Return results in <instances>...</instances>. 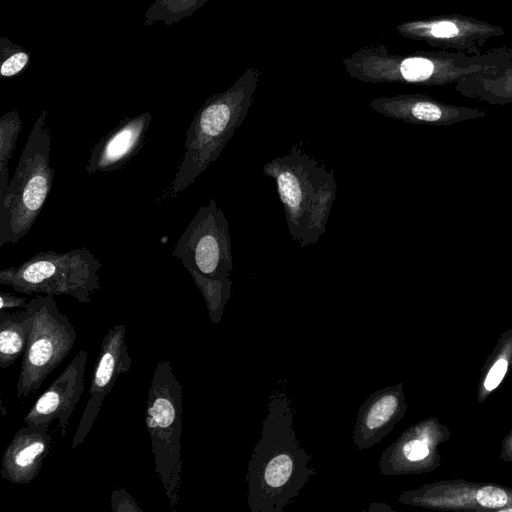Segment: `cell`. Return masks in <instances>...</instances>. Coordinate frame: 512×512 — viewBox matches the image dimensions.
Listing matches in <instances>:
<instances>
[{
    "label": "cell",
    "instance_id": "cell-1",
    "mask_svg": "<svg viewBox=\"0 0 512 512\" xmlns=\"http://www.w3.org/2000/svg\"><path fill=\"white\" fill-rule=\"evenodd\" d=\"M294 414L286 390H274L247 468L251 512H283L316 474L310 455L296 437Z\"/></svg>",
    "mask_w": 512,
    "mask_h": 512
},
{
    "label": "cell",
    "instance_id": "cell-2",
    "mask_svg": "<svg viewBox=\"0 0 512 512\" xmlns=\"http://www.w3.org/2000/svg\"><path fill=\"white\" fill-rule=\"evenodd\" d=\"M263 174L275 182L291 238L301 248L318 243L336 199L334 170L307 154L299 143L265 163Z\"/></svg>",
    "mask_w": 512,
    "mask_h": 512
},
{
    "label": "cell",
    "instance_id": "cell-3",
    "mask_svg": "<svg viewBox=\"0 0 512 512\" xmlns=\"http://www.w3.org/2000/svg\"><path fill=\"white\" fill-rule=\"evenodd\" d=\"M382 53L381 47L361 49L344 60L350 76L368 83L397 82L426 86L455 84L483 68L512 59V46L493 47L480 54L437 50L409 55Z\"/></svg>",
    "mask_w": 512,
    "mask_h": 512
},
{
    "label": "cell",
    "instance_id": "cell-4",
    "mask_svg": "<svg viewBox=\"0 0 512 512\" xmlns=\"http://www.w3.org/2000/svg\"><path fill=\"white\" fill-rule=\"evenodd\" d=\"M260 74L257 68H249L229 91L198 111L187 129L183 157L168 196L176 197L220 157L252 106Z\"/></svg>",
    "mask_w": 512,
    "mask_h": 512
},
{
    "label": "cell",
    "instance_id": "cell-5",
    "mask_svg": "<svg viewBox=\"0 0 512 512\" xmlns=\"http://www.w3.org/2000/svg\"><path fill=\"white\" fill-rule=\"evenodd\" d=\"M51 131L40 114L26 140L18 165L0 198V247L14 245L32 228L52 188Z\"/></svg>",
    "mask_w": 512,
    "mask_h": 512
},
{
    "label": "cell",
    "instance_id": "cell-6",
    "mask_svg": "<svg viewBox=\"0 0 512 512\" xmlns=\"http://www.w3.org/2000/svg\"><path fill=\"white\" fill-rule=\"evenodd\" d=\"M182 385L168 359L158 360L145 404V426L150 438L154 469L170 508L175 511L182 483Z\"/></svg>",
    "mask_w": 512,
    "mask_h": 512
},
{
    "label": "cell",
    "instance_id": "cell-7",
    "mask_svg": "<svg viewBox=\"0 0 512 512\" xmlns=\"http://www.w3.org/2000/svg\"><path fill=\"white\" fill-rule=\"evenodd\" d=\"M102 265L86 247L41 251L19 266L2 269L0 283L27 295H67L87 304L100 288Z\"/></svg>",
    "mask_w": 512,
    "mask_h": 512
},
{
    "label": "cell",
    "instance_id": "cell-8",
    "mask_svg": "<svg viewBox=\"0 0 512 512\" xmlns=\"http://www.w3.org/2000/svg\"><path fill=\"white\" fill-rule=\"evenodd\" d=\"M32 315V326L22 355L21 370L16 384L18 398L36 392L47 376L72 351L76 330L63 314L54 295H36L27 306Z\"/></svg>",
    "mask_w": 512,
    "mask_h": 512
},
{
    "label": "cell",
    "instance_id": "cell-9",
    "mask_svg": "<svg viewBox=\"0 0 512 512\" xmlns=\"http://www.w3.org/2000/svg\"><path fill=\"white\" fill-rule=\"evenodd\" d=\"M172 255L184 267L213 278L230 277L233 270L228 220L211 198L201 206L176 242Z\"/></svg>",
    "mask_w": 512,
    "mask_h": 512
},
{
    "label": "cell",
    "instance_id": "cell-10",
    "mask_svg": "<svg viewBox=\"0 0 512 512\" xmlns=\"http://www.w3.org/2000/svg\"><path fill=\"white\" fill-rule=\"evenodd\" d=\"M405 38L423 41L440 50L480 54L487 41L505 35L502 26L462 14L437 15L397 25Z\"/></svg>",
    "mask_w": 512,
    "mask_h": 512
},
{
    "label": "cell",
    "instance_id": "cell-11",
    "mask_svg": "<svg viewBox=\"0 0 512 512\" xmlns=\"http://www.w3.org/2000/svg\"><path fill=\"white\" fill-rule=\"evenodd\" d=\"M132 364L126 342V326L110 327L100 343V351L93 367L89 386V398L84 408L71 448L76 449L85 441L102 407L107 394L117 379L127 373Z\"/></svg>",
    "mask_w": 512,
    "mask_h": 512
},
{
    "label": "cell",
    "instance_id": "cell-12",
    "mask_svg": "<svg viewBox=\"0 0 512 512\" xmlns=\"http://www.w3.org/2000/svg\"><path fill=\"white\" fill-rule=\"evenodd\" d=\"M88 352L79 351L35 401L24 417V423L51 424L57 420L62 436H66L69 420L84 391Z\"/></svg>",
    "mask_w": 512,
    "mask_h": 512
},
{
    "label": "cell",
    "instance_id": "cell-13",
    "mask_svg": "<svg viewBox=\"0 0 512 512\" xmlns=\"http://www.w3.org/2000/svg\"><path fill=\"white\" fill-rule=\"evenodd\" d=\"M369 106L388 118L432 126H450L486 116L480 108L444 103L425 94L379 97L373 99Z\"/></svg>",
    "mask_w": 512,
    "mask_h": 512
},
{
    "label": "cell",
    "instance_id": "cell-14",
    "mask_svg": "<svg viewBox=\"0 0 512 512\" xmlns=\"http://www.w3.org/2000/svg\"><path fill=\"white\" fill-rule=\"evenodd\" d=\"M50 424H26L14 434L1 458L0 474L12 484L34 480L50 453Z\"/></svg>",
    "mask_w": 512,
    "mask_h": 512
},
{
    "label": "cell",
    "instance_id": "cell-15",
    "mask_svg": "<svg viewBox=\"0 0 512 512\" xmlns=\"http://www.w3.org/2000/svg\"><path fill=\"white\" fill-rule=\"evenodd\" d=\"M152 117L144 113L125 118L93 146L86 163L88 175L114 172L124 167L145 144Z\"/></svg>",
    "mask_w": 512,
    "mask_h": 512
},
{
    "label": "cell",
    "instance_id": "cell-16",
    "mask_svg": "<svg viewBox=\"0 0 512 512\" xmlns=\"http://www.w3.org/2000/svg\"><path fill=\"white\" fill-rule=\"evenodd\" d=\"M402 385L384 387L370 394L360 406L353 430L357 449L372 448L393 429L404 411Z\"/></svg>",
    "mask_w": 512,
    "mask_h": 512
},
{
    "label": "cell",
    "instance_id": "cell-17",
    "mask_svg": "<svg viewBox=\"0 0 512 512\" xmlns=\"http://www.w3.org/2000/svg\"><path fill=\"white\" fill-rule=\"evenodd\" d=\"M454 85L467 98L491 105L512 104V59L469 74Z\"/></svg>",
    "mask_w": 512,
    "mask_h": 512
},
{
    "label": "cell",
    "instance_id": "cell-18",
    "mask_svg": "<svg viewBox=\"0 0 512 512\" xmlns=\"http://www.w3.org/2000/svg\"><path fill=\"white\" fill-rule=\"evenodd\" d=\"M32 326L28 308L0 310V367L6 369L23 355Z\"/></svg>",
    "mask_w": 512,
    "mask_h": 512
},
{
    "label": "cell",
    "instance_id": "cell-19",
    "mask_svg": "<svg viewBox=\"0 0 512 512\" xmlns=\"http://www.w3.org/2000/svg\"><path fill=\"white\" fill-rule=\"evenodd\" d=\"M187 271L205 300L210 320L212 323L218 324L222 319L224 308L231 296L232 281L230 277L213 278L205 276L194 269Z\"/></svg>",
    "mask_w": 512,
    "mask_h": 512
},
{
    "label": "cell",
    "instance_id": "cell-20",
    "mask_svg": "<svg viewBox=\"0 0 512 512\" xmlns=\"http://www.w3.org/2000/svg\"><path fill=\"white\" fill-rule=\"evenodd\" d=\"M20 131L21 120L17 112L7 113L0 119V198L4 195L10 181L8 166Z\"/></svg>",
    "mask_w": 512,
    "mask_h": 512
},
{
    "label": "cell",
    "instance_id": "cell-21",
    "mask_svg": "<svg viewBox=\"0 0 512 512\" xmlns=\"http://www.w3.org/2000/svg\"><path fill=\"white\" fill-rule=\"evenodd\" d=\"M113 512H143L133 496L125 488H115L111 494Z\"/></svg>",
    "mask_w": 512,
    "mask_h": 512
},
{
    "label": "cell",
    "instance_id": "cell-22",
    "mask_svg": "<svg viewBox=\"0 0 512 512\" xmlns=\"http://www.w3.org/2000/svg\"><path fill=\"white\" fill-rule=\"evenodd\" d=\"M477 502L488 508H497L507 503V494L504 490L494 486H486L477 491Z\"/></svg>",
    "mask_w": 512,
    "mask_h": 512
},
{
    "label": "cell",
    "instance_id": "cell-23",
    "mask_svg": "<svg viewBox=\"0 0 512 512\" xmlns=\"http://www.w3.org/2000/svg\"><path fill=\"white\" fill-rule=\"evenodd\" d=\"M508 363L505 359H499L488 372L485 379L484 386L488 391L495 389L502 381L506 371Z\"/></svg>",
    "mask_w": 512,
    "mask_h": 512
},
{
    "label": "cell",
    "instance_id": "cell-24",
    "mask_svg": "<svg viewBox=\"0 0 512 512\" xmlns=\"http://www.w3.org/2000/svg\"><path fill=\"white\" fill-rule=\"evenodd\" d=\"M28 61V56L23 53H16L8 58L1 66L2 76H12L23 69Z\"/></svg>",
    "mask_w": 512,
    "mask_h": 512
},
{
    "label": "cell",
    "instance_id": "cell-25",
    "mask_svg": "<svg viewBox=\"0 0 512 512\" xmlns=\"http://www.w3.org/2000/svg\"><path fill=\"white\" fill-rule=\"evenodd\" d=\"M26 297H20L9 292L0 293V310L22 309L27 306Z\"/></svg>",
    "mask_w": 512,
    "mask_h": 512
},
{
    "label": "cell",
    "instance_id": "cell-26",
    "mask_svg": "<svg viewBox=\"0 0 512 512\" xmlns=\"http://www.w3.org/2000/svg\"><path fill=\"white\" fill-rule=\"evenodd\" d=\"M384 511H393V510L387 504L377 503V502H371L367 509V512H384Z\"/></svg>",
    "mask_w": 512,
    "mask_h": 512
}]
</instances>
